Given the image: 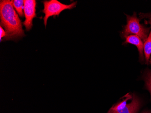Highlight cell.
<instances>
[{
    "mask_svg": "<svg viewBox=\"0 0 151 113\" xmlns=\"http://www.w3.org/2000/svg\"><path fill=\"white\" fill-rule=\"evenodd\" d=\"M13 7V1H1V26L4 28L6 34L2 41L17 40L24 36L22 23Z\"/></svg>",
    "mask_w": 151,
    "mask_h": 113,
    "instance_id": "6da1fadb",
    "label": "cell"
},
{
    "mask_svg": "<svg viewBox=\"0 0 151 113\" xmlns=\"http://www.w3.org/2000/svg\"><path fill=\"white\" fill-rule=\"evenodd\" d=\"M126 16L127 24L121 33L122 37L126 38L130 35H135L145 42L148 37L150 28L141 24L140 19L137 17L135 12L132 16Z\"/></svg>",
    "mask_w": 151,
    "mask_h": 113,
    "instance_id": "7a4b0ae2",
    "label": "cell"
},
{
    "mask_svg": "<svg viewBox=\"0 0 151 113\" xmlns=\"http://www.w3.org/2000/svg\"><path fill=\"white\" fill-rule=\"evenodd\" d=\"M44 8L43 12L45 14L44 22L45 26L46 27L47 19L49 17L52 16H58L63 11L65 10H71L76 7L77 1L73 2L70 5H65L61 3L57 0L44 1Z\"/></svg>",
    "mask_w": 151,
    "mask_h": 113,
    "instance_id": "3957f363",
    "label": "cell"
},
{
    "mask_svg": "<svg viewBox=\"0 0 151 113\" xmlns=\"http://www.w3.org/2000/svg\"><path fill=\"white\" fill-rule=\"evenodd\" d=\"M36 1L35 0L24 1V13L25 20L24 25L27 31H29L33 27V19L36 17Z\"/></svg>",
    "mask_w": 151,
    "mask_h": 113,
    "instance_id": "277c9868",
    "label": "cell"
},
{
    "mask_svg": "<svg viewBox=\"0 0 151 113\" xmlns=\"http://www.w3.org/2000/svg\"><path fill=\"white\" fill-rule=\"evenodd\" d=\"M141 106V102L138 96L134 94L132 101L124 107L119 110L110 109L107 113H136Z\"/></svg>",
    "mask_w": 151,
    "mask_h": 113,
    "instance_id": "5b68a950",
    "label": "cell"
},
{
    "mask_svg": "<svg viewBox=\"0 0 151 113\" xmlns=\"http://www.w3.org/2000/svg\"><path fill=\"white\" fill-rule=\"evenodd\" d=\"M124 44H130L134 45L137 47L139 54V59L141 62H144V55H143V48L144 44L142 40L135 35H130L126 38Z\"/></svg>",
    "mask_w": 151,
    "mask_h": 113,
    "instance_id": "8992f818",
    "label": "cell"
},
{
    "mask_svg": "<svg viewBox=\"0 0 151 113\" xmlns=\"http://www.w3.org/2000/svg\"><path fill=\"white\" fill-rule=\"evenodd\" d=\"M143 50L146 63L148 64L151 55V30L146 40L144 42Z\"/></svg>",
    "mask_w": 151,
    "mask_h": 113,
    "instance_id": "52a82bcc",
    "label": "cell"
},
{
    "mask_svg": "<svg viewBox=\"0 0 151 113\" xmlns=\"http://www.w3.org/2000/svg\"><path fill=\"white\" fill-rule=\"evenodd\" d=\"M13 5L19 17H24V1L23 0H14L13 1Z\"/></svg>",
    "mask_w": 151,
    "mask_h": 113,
    "instance_id": "ba28073f",
    "label": "cell"
},
{
    "mask_svg": "<svg viewBox=\"0 0 151 113\" xmlns=\"http://www.w3.org/2000/svg\"><path fill=\"white\" fill-rule=\"evenodd\" d=\"M144 79L145 81L146 87L150 91L151 95V71H146L144 76Z\"/></svg>",
    "mask_w": 151,
    "mask_h": 113,
    "instance_id": "9c48e42d",
    "label": "cell"
},
{
    "mask_svg": "<svg viewBox=\"0 0 151 113\" xmlns=\"http://www.w3.org/2000/svg\"><path fill=\"white\" fill-rule=\"evenodd\" d=\"M139 15L140 17L142 18L147 19L148 20L147 22L151 26V13L145 14L141 13L139 14Z\"/></svg>",
    "mask_w": 151,
    "mask_h": 113,
    "instance_id": "30bf717a",
    "label": "cell"
},
{
    "mask_svg": "<svg viewBox=\"0 0 151 113\" xmlns=\"http://www.w3.org/2000/svg\"><path fill=\"white\" fill-rule=\"evenodd\" d=\"M0 34H1L0 35V40H1V42L2 40V38H4L6 35V31L1 26L0 27Z\"/></svg>",
    "mask_w": 151,
    "mask_h": 113,
    "instance_id": "8fae6325",
    "label": "cell"
},
{
    "mask_svg": "<svg viewBox=\"0 0 151 113\" xmlns=\"http://www.w3.org/2000/svg\"><path fill=\"white\" fill-rule=\"evenodd\" d=\"M142 113H151V112H150V111H146V112H143Z\"/></svg>",
    "mask_w": 151,
    "mask_h": 113,
    "instance_id": "7c38bea8",
    "label": "cell"
}]
</instances>
